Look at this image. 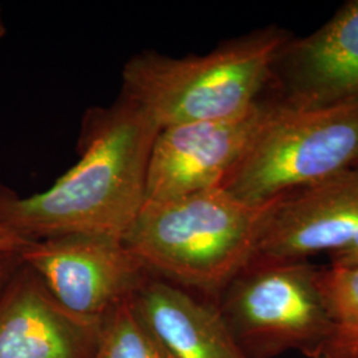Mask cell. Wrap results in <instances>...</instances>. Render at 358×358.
Instances as JSON below:
<instances>
[{"label": "cell", "instance_id": "cell-15", "mask_svg": "<svg viewBox=\"0 0 358 358\" xmlns=\"http://www.w3.org/2000/svg\"><path fill=\"white\" fill-rule=\"evenodd\" d=\"M32 242L27 241L19 234L0 226V252L4 254H22Z\"/></svg>", "mask_w": 358, "mask_h": 358}, {"label": "cell", "instance_id": "cell-5", "mask_svg": "<svg viewBox=\"0 0 358 358\" xmlns=\"http://www.w3.org/2000/svg\"><path fill=\"white\" fill-rule=\"evenodd\" d=\"M317 269L300 262L252 260L215 303L247 358H275L320 345L336 329L317 285Z\"/></svg>", "mask_w": 358, "mask_h": 358}, {"label": "cell", "instance_id": "cell-17", "mask_svg": "<svg viewBox=\"0 0 358 358\" xmlns=\"http://www.w3.org/2000/svg\"><path fill=\"white\" fill-rule=\"evenodd\" d=\"M329 255L332 260V266H337V267L358 266V232L350 243Z\"/></svg>", "mask_w": 358, "mask_h": 358}, {"label": "cell", "instance_id": "cell-13", "mask_svg": "<svg viewBox=\"0 0 358 358\" xmlns=\"http://www.w3.org/2000/svg\"><path fill=\"white\" fill-rule=\"evenodd\" d=\"M317 285L336 328L358 327V266L317 269Z\"/></svg>", "mask_w": 358, "mask_h": 358}, {"label": "cell", "instance_id": "cell-4", "mask_svg": "<svg viewBox=\"0 0 358 358\" xmlns=\"http://www.w3.org/2000/svg\"><path fill=\"white\" fill-rule=\"evenodd\" d=\"M272 108L222 187L252 206L358 165V99L309 108Z\"/></svg>", "mask_w": 358, "mask_h": 358}, {"label": "cell", "instance_id": "cell-1", "mask_svg": "<svg viewBox=\"0 0 358 358\" xmlns=\"http://www.w3.org/2000/svg\"><path fill=\"white\" fill-rule=\"evenodd\" d=\"M159 129L118 97L83 120L78 159L44 192L20 195L0 182V226L29 242L65 235L124 239L145 203L146 174Z\"/></svg>", "mask_w": 358, "mask_h": 358}, {"label": "cell", "instance_id": "cell-18", "mask_svg": "<svg viewBox=\"0 0 358 358\" xmlns=\"http://www.w3.org/2000/svg\"><path fill=\"white\" fill-rule=\"evenodd\" d=\"M6 36H7V24H6V19H4L3 11L0 8V43L4 40Z\"/></svg>", "mask_w": 358, "mask_h": 358}, {"label": "cell", "instance_id": "cell-19", "mask_svg": "<svg viewBox=\"0 0 358 358\" xmlns=\"http://www.w3.org/2000/svg\"><path fill=\"white\" fill-rule=\"evenodd\" d=\"M355 358H358V356H357V357H355Z\"/></svg>", "mask_w": 358, "mask_h": 358}, {"label": "cell", "instance_id": "cell-7", "mask_svg": "<svg viewBox=\"0 0 358 358\" xmlns=\"http://www.w3.org/2000/svg\"><path fill=\"white\" fill-rule=\"evenodd\" d=\"M271 108V100L260 99L232 118L161 129L149 158L145 202L222 186L255 140Z\"/></svg>", "mask_w": 358, "mask_h": 358}, {"label": "cell", "instance_id": "cell-3", "mask_svg": "<svg viewBox=\"0 0 358 358\" xmlns=\"http://www.w3.org/2000/svg\"><path fill=\"white\" fill-rule=\"evenodd\" d=\"M289 40L282 28L268 27L206 55L173 57L143 51L124 65L120 96L138 106L159 130L243 115L271 84Z\"/></svg>", "mask_w": 358, "mask_h": 358}, {"label": "cell", "instance_id": "cell-12", "mask_svg": "<svg viewBox=\"0 0 358 358\" xmlns=\"http://www.w3.org/2000/svg\"><path fill=\"white\" fill-rule=\"evenodd\" d=\"M92 358L167 357L129 299L113 308L103 319Z\"/></svg>", "mask_w": 358, "mask_h": 358}, {"label": "cell", "instance_id": "cell-14", "mask_svg": "<svg viewBox=\"0 0 358 358\" xmlns=\"http://www.w3.org/2000/svg\"><path fill=\"white\" fill-rule=\"evenodd\" d=\"M308 358H355L358 356V327L336 328L320 345L304 353Z\"/></svg>", "mask_w": 358, "mask_h": 358}, {"label": "cell", "instance_id": "cell-11", "mask_svg": "<svg viewBox=\"0 0 358 358\" xmlns=\"http://www.w3.org/2000/svg\"><path fill=\"white\" fill-rule=\"evenodd\" d=\"M131 304L167 358H247L217 306L150 275Z\"/></svg>", "mask_w": 358, "mask_h": 358}, {"label": "cell", "instance_id": "cell-16", "mask_svg": "<svg viewBox=\"0 0 358 358\" xmlns=\"http://www.w3.org/2000/svg\"><path fill=\"white\" fill-rule=\"evenodd\" d=\"M20 254H4L0 252V294L6 289L7 284L11 282L13 275L22 266Z\"/></svg>", "mask_w": 358, "mask_h": 358}, {"label": "cell", "instance_id": "cell-2", "mask_svg": "<svg viewBox=\"0 0 358 358\" xmlns=\"http://www.w3.org/2000/svg\"><path fill=\"white\" fill-rule=\"evenodd\" d=\"M271 203L248 205L222 186L145 202L122 242L152 275L215 304L254 259Z\"/></svg>", "mask_w": 358, "mask_h": 358}, {"label": "cell", "instance_id": "cell-10", "mask_svg": "<svg viewBox=\"0 0 358 358\" xmlns=\"http://www.w3.org/2000/svg\"><path fill=\"white\" fill-rule=\"evenodd\" d=\"M100 328L60 306L24 263L0 294V358H92Z\"/></svg>", "mask_w": 358, "mask_h": 358}, {"label": "cell", "instance_id": "cell-6", "mask_svg": "<svg viewBox=\"0 0 358 358\" xmlns=\"http://www.w3.org/2000/svg\"><path fill=\"white\" fill-rule=\"evenodd\" d=\"M20 257L60 306L96 324L131 299L152 275L121 239L103 235L36 241Z\"/></svg>", "mask_w": 358, "mask_h": 358}, {"label": "cell", "instance_id": "cell-8", "mask_svg": "<svg viewBox=\"0 0 358 358\" xmlns=\"http://www.w3.org/2000/svg\"><path fill=\"white\" fill-rule=\"evenodd\" d=\"M357 232L358 165L273 199L252 260L300 262L332 254Z\"/></svg>", "mask_w": 358, "mask_h": 358}, {"label": "cell", "instance_id": "cell-9", "mask_svg": "<svg viewBox=\"0 0 358 358\" xmlns=\"http://www.w3.org/2000/svg\"><path fill=\"white\" fill-rule=\"evenodd\" d=\"M272 80L280 88L273 101L284 106L358 99V0L346 3L315 34L291 38L276 60Z\"/></svg>", "mask_w": 358, "mask_h": 358}]
</instances>
